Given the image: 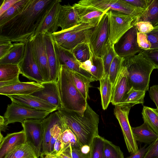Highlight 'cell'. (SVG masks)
<instances>
[{"label":"cell","mask_w":158,"mask_h":158,"mask_svg":"<svg viewBox=\"0 0 158 158\" xmlns=\"http://www.w3.org/2000/svg\"><path fill=\"white\" fill-rule=\"evenodd\" d=\"M52 0H29L22 12L0 27V36L26 43L34 35Z\"/></svg>","instance_id":"obj_1"},{"label":"cell","mask_w":158,"mask_h":158,"mask_svg":"<svg viewBox=\"0 0 158 158\" xmlns=\"http://www.w3.org/2000/svg\"><path fill=\"white\" fill-rule=\"evenodd\" d=\"M57 111L68 128L77 137L81 146H91L94 138L99 135V115L87 103L83 114L66 109H58Z\"/></svg>","instance_id":"obj_2"},{"label":"cell","mask_w":158,"mask_h":158,"mask_svg":"<svg viewBox=\"0 0 158 158\" xmlns=\"http://www.w3.org/2000/svg\"><path fill=\"white\" fill-rule=\"evenodd\" d=\"M56 83L62 108L83 114L88 103L75 86L72 70L61 65Z\"/></svg>","instance_id":"obj_3"},{"label":"cell","mask_w":158,"mask_h":158,"mask_svg":"<svg viewBox=\"0 0 158 158\" xmlns=\"http://www.w3.org/2000/svg\"><path fill=\"white\" fill-rule=\"evenodd\" d=\"M127 69L129 85L136 90H148L150 77L155 69L141 52L137 55L123 58V63Z\"/></svg>","instance_id":"obj_4"},{"label":"cell","mask_w":158,"mask_h":158,"mask_svg":"<svg viewBox=\"0 0 158 158\" xmlns=\"http://www.w3.org/2000/svg\"><path fill=\"white\" fill-rule=\"evenodd\" d=\"M77 3L105 12L109 10L118 12L135 19L140 16L145 10L135 7L124 0H82Z\"/></svg>","instance_id":"obj_5"},{"label":"cell","mask_w":158,"mask_h":158,"mask_svg":"<svg viewBox=\"0 0 158 158\" xmlns=\"http://www.w3.org/2000/svg\"><path fill=\"white\" fill-rule=\"evenodd\" d=\"M108 17L105 13L93 29L88 40L90 48L96 56L102 57L109 46Z\"/></svg>","instance_id":"obj_6"},{"label":"cell","mask_w":158,"mask_h":158,"mask_svg":"<svg viewBox=\"0 0 158 158\" xmlns=\"http://www.w3.org/2000/svg\"><path fill=\"white\" fill-rule=\"evenodd\" d=\"M109 24V45H114L133 25L136 19L118 12L107 11Z\"/></svg>","instance_id":"obj_7"},{"label":"cell","mask_w":158,"mask_h":158,"mask_svg":"<svg viewBox=\"0 0 158 158\" xmlns=\"http://www.w3.org/2000/svg\"><path fill=\"white\" fill-rule=\"evenodd\" d=\"M52 113L51 111L29 108L12 101L10 104L7 105L4 117L9 124L16 122L22 123L24 120L29 119L43 120Z\"/></svg>","instance_id":"obj_8"},{"label":"cell","mask_w":158,"mask_h":158,"mask_svg":"<svg viewBox=\"0 0 158 158\" xmlns=\"http://www.w3.org/2000/svg\"><path fill=\"white\" fill-rule=\"evenodd\" d=\"M21 124L25 133V143L32 148L39 158L41 153L43 141L42 120L27 119Z\"/></svg>","instance_id":"obj_9"},{"label":"cell","mask_w":158,"mask_h":158,"mask_svg":"<svg viewBox=\"0 0 158 158\" xmlns=\"http://www.w3.org/2000/svg\"><path fill=\"white\" fill-rule=\"evenodd\" d=\"M138 30L134 24L114 45V48L117 55L125 58L135 55L140 53L142 50L139 47L137 41Z\"/></svg>","instance_id":"obj_10"},{"label":"cell","mask_w":158,"mask_h":158,"mask_svg":"<svg viewBox=\"0 0 158 158\" xmlns=\"http://www.w3.org/2000/svg\"><path fill=\"white\" fill-rule=\"evenodd\" d=\"M115 106L114 114L121 127L127 150L131 154L137 153L139 149L128 120V114L131 108Z\"/></svg>","instance_id":"obj_11"},{"label":"cell","mask_w":158,"mask_h":158,"mask_svg":"<svg viewBox=\"0 0 158 158\" xmlns=\"http://www.w3.org/2000/svg\"><path fill=\"white\" fill-rule=\"evenodd\" d=\"M44 33H40L31 38L32 52L35 61L43 76L44 82L49 81L50 71Z\"/></svg>","instance_id":"obj_12"},{"label":"cell","mask_w":158,"mask_h":158,"mask_svg":"<svg viewBox=\"0 0 158 158\" xmlns=\"http://www.w3.org/2000/svg\"><path fill=\"white\" fill-rule=\"evenodd\" d=\"M18 65L20 73L23 76L39 83L44 82L42 75L33 56L31 39L25 43L24 56Z\"/></svg>","instance_id":"obj_13"},{"label":"cell","mask_w":158,"mask_h":158,"mask_svg":"<svg viewBox=\"0 0 158 158\" xmlns=\"http://www.w3.org/2000/svg\"><path fill=\"white\" fill-rule=\"evenodd\" d=\"M61 2L60 0H53L44 15L33 36L40 33L47 32L52 34L56 32L58 27V16L62 6Z\"/></svg>","instance_id":"obj_14"},{"label":"cell","mask_w":158,"mask_h":158,"mask_svg":"<svg viewBox=\"0 0 158 158\" xmlns=\"http://www.w3.org/2000/svg\"><path fill=\"white\" fill-rule=\"evenodd\" d=\"M11 100L20 105L31 109L53 112L57 108L47 102L31 94L8 95Z\"/></svg>","instance_id":"obj_15"},{"label":"cell","mask_w":158,"mask_h":158,"mask_svg":"<svg viewBox=\"0 0 158 158\" xmlns=\"http://www.w3.org/2000/svg\"><path fill=\"white\" fill-rule=\"evenodd\" d=\"M44 86L40 83L34 81H20L10 85L0 87V94L6 96L14 95L32 94L42 89Z\"/></svg>","instance_id":"obj_16"},{"label":"cell","mask_w":158,"mask_h":158,"mask_svg":"<svg viewBox=\"0 0 158 158\" xmlns=\"http://www.w3.org/2000/svg\"><path fill=\"white\" fill-rule=\"evenodd\" d=\"M44 39L50 71L49 81L56 82L60 64L55 50L51 34L47 32L44 33Z\"/></svg>","instance_id":"obj_17"},{"label":"cell","mask_w":158,"mask_h":158,"mask_svg":"<svg viewBox=\"0 0 158 158\" xmlns=\"http://www.w3.org/2000/svg\"><path fill=\"white\" fill-rule=\"evenodd\" d=\"M77 14L79 24L85 23L95 27L106 12L96 8L75 3L72 6Z\"/></svg>","instance_id":"obj_18"},{"label":"cell","mask_w":158,"mask_h":158,"mask_svg":"<svg viewBox=\"0 0 158 158\" xmlns=\"http://www.w3.org/2000/svg\"><path fill=\"white\" fill-rule=\"evenodd\" d=\"M53 42L60 65H65L72 71L93 79L92 75L89 73L80 68L78 62L71 50L63 48L53 41Z\"/></svg>","instance_id":"obj_19"},{"label":"cell","mask_w":158,"mask_h":158,"mask_svg":"<svg viewBox=\"0 0 158 158\" xmlns=\"http://www.w3.org/2000/svg\"><path fill=\"white\" fill-rule=\"evenodd\" d=\"M131 88L127 70L123 64L119 74L113 86L110 102L115 106L120 103Z\"/></svg>","instance_id":"obj_20"},{"label":"cell","mask_w":158,"mask_h":158,"mask_svg":"<svg viewBox=\"0 0 158 158\" xmlns=\"http://www.w3.org/2000/svg\"><path fill=\"white\" fill-rule=\"evenodd\" d=\"M41 84L44 86L43 89L31 95L47 102L57 109L62 108L56 82L49 81Z\"/></svg>","instance_id":"obj_21"},{"label":"cell","mask_w":158,"mask_h":158,"mask_svg":"<svg viewBox=\"0 0 158 158\" xmlns=\"http://www.w3.org/2000/svg\"><path fill=\"white\" fill-rule=\"evenodd\" d=\"M78 63L80 68L89 73L95 81H99L104 74L102 58L95 55L91 49L89 59L84 62Z\"/></svg>","instance_id":"obj_22"},{"label":"cell","mask_w":158,"mask_h":158,"mask_svg":"<svg viewBox=\"0 0 158 158\" xmlns=\"http://www.w3.org/2000/svg\"><path fill=\"white\" fill-rule=\"evenodd\" d=\"M0 136V158H3L14 147L25 142L23 130L20 131L8 134L5 137L2 134Z\"/></svg>","instance_id":"obj_23"},{"label":"cell","mask_w":158,"mask_h":158,"mask_svg":"<svg viewBox=\"0 0 158 158\" xmlns=\"http://www.w3.org/2000/svg\"><path fill=\"white\" fill-rule=\"evenodd\" d=\"M79 24L77 14L73 6L62 5L58 20V26L61 28V30L71 28Z\"/></svg>","instance_id":"obj_24"},{"label":"cell","mask_w":158,"mask_h":158,"mask_svg":"<svg viewBox=\"0 0 158 158\" xmlns=\"http://www.w3.org/2000/svg\"><path fill=\"white\" fill-rule=\"evenodd\" d=\"M18 64H0V87L20 81Z\"/></svg>","instance_id":"obj_25"},{"label":"cell","mask_w":158,"mask_h":158,"mask_svg":"<svg viewBox=\"0 0 158 158\" xmlns=\"http://www.w3.org/2000/svg\"><path fill=\"white\" fill-rule=\"evenodd\" d=\"M59 115L58 111L52 113L47 118L42 120L43 141L40 157L43 158L49 153L51 135V128Z\"/></svg>","instance_id":"obj_26"},{"label":"cell","mask_w":158,"mask_h":158,"mask_svg":"<svg viewBox=\"0 0 158 158\" xmlns=\"http://www.w3.org/2000/svg\"><path fill=\"white\" fill-rule=\"evenodd\" d=\"M131 129L136 141L150 145L158 137V135L144 122L141 126Z\"/></svg>","instance_id":"obj_27"},{"label":"cell","mask_w":158,"mask_h":158,"mask_svg":"<svg viewBox=\"0 0 158 158\" xmlns=\"http://www.w3.org/2000/svg\"><path fill=\"white\" fill-rule=\"evenodd\" d=\"M25 49V43L16 42L8 52L0 59V64H19L23 58Z\"/></svg>","instance_id":"obj_28"},{"label":"cell","mask_w":158,"mask_h":158,"mask_svg":"<svg viewBox=\"0 0 158 158\" xmlns=\"http://www.w3.org/2000/svg\"><path fill=\"white\" fill-rule=\"evenodd\" d=\"M94 27L91 26L77 31L60 46L68 50H72L78 44L88 40Z\"/></svg>","instance_id":"obj_29"},{"label":"cell","mask_w":158,"mask_h":158,"mask_svg":"<svg viewBox=\"0 0 158 158\" xmlns=\"http://www.w3.org/2000/svg\"><path fill=\"white\" fill-rule=\"evenodd\" d=\"M140 21L149 22L154 27L158 25V0H148L147 8L133 23Z\"/></svg>","instance_id":"obj_30"},{"label":"cell","mask_w":158,"mask_h":158,"mask_svg":"<svg viewBox=\"0 0 158 158\" xmlns=\"http://www.w3.org/2000/svg\"><path fill=\"white\" fill-rule=\"evenodd\" d=\"M99 81L102 105L103 109L105 110L110 102L113 85L108 74H104Z\"/></svg>","instance_id":"obj_31"},{"label":"cell","mask_w":158,"mask_h":158,"mask_svg":"<svg viewBox=\"0 0 158 158\" xmlns=\"http://www.w3.org/2000/svg\"><path fill=\"white\" fill-rule=\"evenodd\" d=\"M3 158H38L32 148L24 143L12 149Z\"/></svg>","instance_id":"obj_32"},{"label":"cell","mask_w":158,"mask_h":158,"mask_svg":"<svg viewBox=\"0 0 158 158\" xmlns=\"http://www.w3.org/2000/svg\"><path fill=\"white\" fill-rule=\"evenodd\" d=\"M146 92L136 90L131 87L127 93L122 101L115 106L130 108L135 104H143Z\"/></svg>","instance_id":"obj_33"},{"label":"cell","mask_w":158,"mask_h":158,"mask_svg":"<svg viewBox=\"0 0 158 158\" xmlns=\"http://www.w3.org/2000/svg\"><path fill=\"white\" fill-rule=\"evenodd\" d=\"M72 72L75 86L84 98L87 100L89 98L90 84L95 81L76 72L72 71Z\"/></svg>","instance_id":"obj_34"},{"label":"cell","mask_w":158,"mask_h":158,"mask_svg":"<svg viewBox=\"0 0 158 158\" xmlns=\"http://www.w3.org/2000/svg\"><path fill=\"white\" fill-rule=\"evenodd\" d=\"M29 1V0H20L0 16V27L20 14Z\"/></svg>","instance_id":"obj_35"},{"label":"cell","mask_w":158,"mask_h":158,"mask_svg":"<svg viewBox=\"0 0 158 158\" xmlns=\"http://www.w3.org/2000/svg\"><path fill=\"white\" fill-rule=\"evenodd\" d=\"M60 139L61 142V149L57 155L62 153L69 147L73 148L80 149L81 147L78 139L72 131L68 128L62 131Z\"/></svg>","instance_id":"obj_36"},{"label":"cell","mask_w":158,"mask_h":158,"mask_svg":"<svg viewBox=\"0 0 158 158\" xmlns=\"http://www.w3.org/2000/svg\"><path fill=\"white\" fill-rule=\"evenodd\" d=\"M93 26L85 23H80L71 28L56 31L51 34L53 40L60 45L75 32L85 28Z\"/></svg>","instance_id":"obj_37"},{"label":"cell","mask_w":158,"mask_h":158,"mask_svg":"<svg viewBox=\"0 0 158 158\" xmlns=\"http://www.w3.org/2000/svg\"><path fill=\"white\" fill-rule=\"evenodd\" d=\"M142 114L144 122L158 135V111L157 109L144 106Z\"/></svg>","instance_id":"obj_38"},{"label":"cell","mask_w":158,"mask_h":158,"mask_svg":"<svg viewBox=\"0 0 158 158\" xmlns=\"http://www.w3.org/2000/svg\"><path fill=\"white\" fill-rule=\"evenodd\" d=\"M71 51L78 62L82 63L88 60L90 56L91 49L88 40L78 44Z\"/></svg>","instance_id":"obj_39"},{"label":"cell","mask_w":158,"mask_h":158,"mask_svg":"<svg viewBox=\"0 0 158 158\" xmlns=\"http://www.w3.org/2000/svg\"><path fill=\"white\" fill-rule=\"evenodd\" d=\"M105 139L98 135L93 139L91 145V158H103Z\"/></svg>","instance_id":"obj_40"},{"label":"cell","mask_w":158,"mask_h":158,"mask_svg":"<svg viewBox=\"0 0 158 158\" xmlns=\"http://www.w3.org/2000/svg\"><path fill=\"white\" fill-rule=\"evenodd\" d=\"M103 158H124L120 147L105 139Z\"/></svg>","instance_id":"obj_41"},{"label":"cell","mask_w":158,"mask_h":158,"mask_svg":"<svg viewBox=\"0 0 158 158\" xmlns=\"http://www.w3.org/2000/svg\"><path fill=\"white\" fill-rule=\"evenodd\" d=\"M123 58L117 55L114 58L111 64L109 75L113 86L121 70Z\"/></svg>","instance_id":"obj_42"},{"label":"cell","mask_w":158,"mask_h":158,"mask_svg":"<svg viewBox=\"0 0 158 158\" xmlns=\"http://www.w3.org/2000/svg\"><path fill=\"white\" fill-rule=\"evenodd\" d=\"M117 55L114 48V45L109 46L105 54L102 57L104 74H109L110 67L114 57Z\"/></svg>","instance_id":"obj_43"},{"label":"cell","mask_w":158,"mask_h":158,"mask_svg":"<svg viewBox=\"0 0 158 158\" xmlns=\"http://www.w3.org/2000/svg\"><path fill=\"white\" fill-rule=\"evenodd\" d=\"M13 46L9 39L0 36V59L4 56Z\"/></svg>","instance_id":"obj_44"},{"label":"cell","mask_w":158,"mask_h":158,"mask_svg":"<svg viewBox=\"0 0 158 158\" xmlns=\"http://www.w3.org/2000/svg\"><path fill=\"white\" fill-rule=\"evenodd\" d=\"M153 65L158 69V49L142 50L141 51Z\"/></svg>","instance_id":"obj_45"},{"label":"cell","mask_w":158,"mask_h":158,"mask_svg":"<svg viewBox=\"0 0 158 158\" xmlns=\"http://www.w3.org/2000/svg\"><path fill=\"white\" fill-rule=\"evenodd\" d=\"M137 41L139 47L142 50L150 49L151 45L147 34L138 31L137 33Z\"/></svg>","instance_id":"obj_46"},{"label":"cell","mask_w":158,"mask_h":158,"mask_svg":"<svg viewBox=\"0 0 158 158\" xmlns=\"http://www.w3.org/2000/svg\"><path fill=\"white\" fill-rule=\"evenodd\" d=\"M147 34L151 45L150 49H158V25L154 27L153 30Z\"/></svg>","instance_id":"obj_47"},{"label":"cell","mask_w":158,"mask_h":158,"mask_svg":"<svg viewBox=\"0 0 158 158\" xmlns=\"http://www.w3.org/2000/svg\"><path fill=\"white\" fill-rule=\"evenodd\" d=\"M134 24L138 32L144 34L149 33L154 28L152 24L148 22L140 21L136 22Z\"/></svg>","instance_id":"obj_48"},{"label":"cell","mask_w":158,"mask_h":158,"mask_svg":"<svg viewBox=\"0 0 158 158\" xmlns=\"http://www.w3.org/2000/svg\"><path fill=\"white\" fill-rule=\"evenodd\" d=\"M150 145V147L143 158H158V137Z\"/></svg>","instance_id":"obj_49"},{"label":"cell","mask_w":158,"mask_h":158,"mask_svg":"<svg viewBox=\"0 0 158 158\" xmlns=\"http://www.w3.org/2000/svg\"><path fill=\"white\" fill-rule=\"evenodd\" d=\"M62 153L68 155L72 158H89L81 152L80 149L73 148L70 146L68 148Z\"/></svg>","instance_id":"obj_50"},{"label":"cell","mask_w":158,"mask_h":158,"mask_svg":"<svg viewBox=\"0 0 158 158\" xmlns=\"http://www.w3.org/2000/svg\"><path fill=\"white\" fill-rule=\"evenodd\" d=\"M126 2L138 8L145 10L148 6V0H124Z\"/></svg>","instance_id":"obj_51"},{"label":"cell","mask_w":158,"mask_h":158,"mask_svg":"<svg viewBox=\"0 0 158 158\" xmlns=\"http://www.w3.org/2000/svg\"><path fill=\"white\" fill-rule=\"evenodd\" d=\"M20 0H4L0 7V16Z\"/></svg>","instance_id":"obj_52"},{"label":"cell","mask_w":158,"mask_h":158,"mask_svg":"<svg viewBox=\"0 0 158 158\" xmlns=\"http://www.w3.org/2000/svg\"><path fill=\"white\" fill-rule=\"evenodd\" d=\"M149 92L150 97L156 104V109L158 111V85L151 87Z\"/></svg>","instance_id":"obj_53"},{"label":"cell","mask_w":158,"mask_h":158,"mask_svg":"<svg viewBox=\"0 0 158 158\" xmlns=\"http://www.w3.org/2000/svg\"><path fill=\"white\" fill-rule=\"evenodd\" d=\"M147 145V144H146L143 147H140L137 153L131 154L126 158H143L150 146L149 145L148 146L146 147Z\"/></svg>","instance_id":"obj_54"},{"label":"cell","mask_w":158,"mask_h":158,"mask_svg":"<svg viewBox=\"0 0 158 158\" xmlns=\"http://www.w3.org/2000/svg\"><path fill=\"white\" fill-rule=\"evenodd\" d=\"M80 150L84 155L89 158H91V145H82L80 147Z\"/></svg>","instance_id":"obj_55"},{"label":"cell","mask_w":158,"mask_h":158,"mask_svg":"<svg viewBox=\"0 0 158 158\" xmlns=\"http://www.w3.org/2000/svg\"><path fill=\"white\" fill-rule=\"evenodd\" d=\"M8 124L4 116H0V130L1 131L5 132L8 130Z\"/></svg>","instance_id":"obj_56"},{"label":"cell","mask_w":158,"mask_h":158,"mask_svg":"<svg viewBox=\"0 0 158 158\" xmlns=\"http://www.w3.org/2000/svg\"><path fill=\"white\" fill-rule=\"evenodd\" d=\"M44 157L45 158H61L56 155L50 154H47Z\"/></svg>","instance_id":"obj_57"},{"label":"cell","mask_w":158,"mask_h":158,"mask_svg":"<svg viewBox=\"0 0 158 158\" xmlns=\"http://www.w3.org/2000/svg\"><path fill=\"white\" fill-rule=\"evenodd\" d=\"M57 156L61 158H72L68 155L63 153H62L60 154L57 155Z\"/></svg>","instance_id":"obj_58"}]
</instances>
